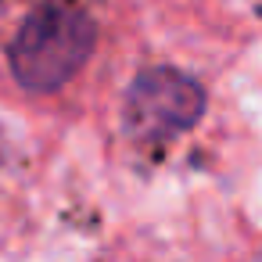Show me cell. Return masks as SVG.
<instances>
[{
  "mask_svg": "<svg viewBox=\"0 0 262 262\" xmlns=\"http://www.w3.org/2000/svg\"><path fill=\"white\" fill-rule=\"evenodd\" d=\"M201 108H205V94L198 90V83H190L172 69H155L133 83L126 101V126L137 137L158 140L190 126L201 115Z\"/></svg>",
  "mask_w": 262,
  "mask_h": 262,
  "instance_id": "cell-2",
  "label": "cell"
},
{
  "mask_svg": "<svg viewBox=\"0 0 262 262\" xmlns=\"http://www.w3.org/2000/svg\"><path fill=\"white\" fill-rule=\"evenodd\" d=\"M94 40L97 29L83 11L40 8L11 40V72L26 90H58L83 69Z\"/></svg>",
  "mask_w": 262,
  "mask_h": 262,
  "instance_id": "cell-1",
  "label": "cell"
}]
</instances>
